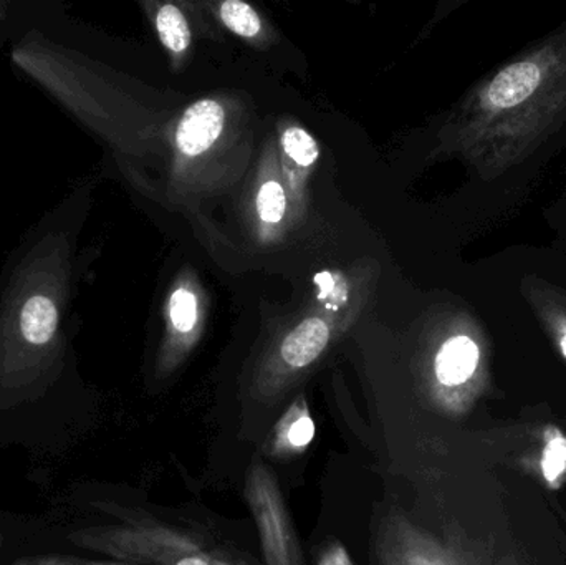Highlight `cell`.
I'll return each instance as SVG.
<instances>
[{"mask_svg":"<svg viewBox=\"0 0 566 565\" xmlns=\"http://www.w3.org/2000/svg\"><path fill=\"white\" fill-rule=\"evenodd\" d=\"M375 556L378 565H469L449 541L396 513L379 521Z\"/></svg>","mask_w":566,"mask_h":565,"instance_id":"cell-4","label":"cell"},{"mask_svg":"<svg viewBox=\"0 0 566 565\" xmlns=\"http://www.w3.org/2000/svg\"><path fill=\"white\" fill-rule=\"evenodd\" d=\"M226 115L214 100H201L189 106L176 129V146L186 156L208 151L224 128Z\"/></svg>","mask_w":566,"mask_h":565,"instance_id":"cell-7","label":"cell"},{"mask_svg":"<svg viewBox=\"0 0 566 565\" xmlns=\"http://www.w3.org/2000/svg\"><path fill=\"white\" fill-rule=\"evenodd\" d=\"M538 299L534 302V308L537 311L538 317L544 322L547 331L554 337L558 350L566 358V305L565 302L558 301L557 295L551 292H538Z\"/></svg>","mask_w":566,"mask_h":565,"instance_id":"cell-12","label":"cell"},{"mask_svg":"<svg viewBox=\"0 0 566 565\" xmlns=\"http://www.w3.org/2000/svg\"><path fill=\"white\" fill-rule=\"evenodd\" d=\"M283 149L298 166L308 168L318 159V145L310 133L302 128H289L283 133Z\"/></svg>","mask_w":566,"mask_h":565,"instance_id":"cell-14","label":"cell"},{"mask_svg":"<svg viewBox=\"0 0 566 565\" xmlns=\"http://www.w3.org/2000/svg\"><path fill=\"white\" fill-rule=\"evenodd\" d=\"M245 500L258 524L265 565H303L302 547L281 488L262 461H254L249 468Z\"/></svg>","mask_w":566,"mask_h":565,"instance_id":"cell-3","label":"cell"},{"mask_svg":"<svg viewBox=\"0 0 566 565\" xmlns=\"http://www.w3.org/2000/svg\"><path fill=\"white\" fill-rule=\"evenodd\" d=\"M286 196L277 181H268L262 186L258 196V211L262 221L277 224L285 216Z\"/></svg>","mask_w":566,"mask_h":565,"instance_id":"cell-16","label":"cell"},{"mask_svg":"<svg viewBox=\"0 0 566 565\" xmlns=\"http://www.w3.org/2000/svg\"><path fill=\"white\" fill-rule=\"evenodd\" d=\"M538 457L542 480L552 490H557L566 480V437L560 428L545 427L544 448Z\"/></svg>","mask_w":566,"mask_h":565,"instance_id":"cell-10","label":"cell"},{"mask_svg":"<svg viewBox=\"0 0 566 565\" xmlns=\"http://www.w3.org/2000/svg\"><path fill=\"white\" fill-rule=\"evenodd\" d=\"M96 506L115 514L118 523L70 534V543L80 550L138 565H245L221 556L205 540L178 527L135 516L112 504Z\"/></svg>","mask_w":566,"mask_h":565,"instance_id":"cell-2","label":"cell"},{"mask_svg":"<svg viewBox=\"0 0 566 565\" xmlns=\"http://www.w3.org/2000/svg\"><path fill=\"white\" fill-rule=\"evenodd\" d=\"M564 516H565V521H566V514H564Z\"/></svg>","mask_w":566,"mask_h":565,"instance_id":"cell-19","label":"cell"},{"mask_svg":"<svg viewBox=\"0 0 566 565\" xmlns=\"http://www.w3.org/2000/svg\"><path fill=\"white\" fill-rule=\"evenodd\" d=\"M156 27H158L159 39L166 49L172 53H182L191 43V30H189L188 20L185 13L176 6H163L156 17Z\"/></svg>","mask_w":566,"mask_h":565,"instance_id":"cell-11","label":"cell"},{"mask_svg":"<svg viewBox=\"0 0 566 565\" xmlns=\"http://www.w3.org/2000/svg\"><path fill=\"white\" fill-rule=\"evenodd\" d=\"M20 337L32 350L50 347L59 328L55 302L45 295H33L23 304L19 318Z\"/></svg>","mask_w":566,"mask_h":565,"instance_id":"cell-9","label":"cell"},{"mask_svg":"<svg viewBox=\"0 0 566 565\" xmlns=\"http://www.w3.org/2000/svg\"><path fill=\"white\" fill-rule=\"evenodd\" d=\"M332 331L323 318H305L296 325L279 347V370L259 387V394L271 398L285 388V380L312 367L328 347Z\"/></svg>","mask_w":566,"mask_h":565,"instance_id":"cell-6","label":"cell"},{"mask_svg":"<svg viewBox=\"0 0 566 565\" xmlns=\"http://www.w3.org/2000/svg\"><path fill=\"white\" fill-rule=\"evenodd\" d=\"M316 565H355L348 551L345 550L343 544L333 543L326 544L318 554V561Z\"/></svg>","mask_w":566,"mask_h":565,"instance_id":"cell-18","label":"cell"},{"mask_svg":"<svg viewBox=\"0 0 566 565\" xmlns=\"http://www.w3.org/2000/svg\"><path fill=\"white\" fill-rule=\"evenodd\" d=\"M12 565H138L116 559H88V557L70 556V554H46L29 557Z\"/></svg>","mask_w":566,"mask_h":565,"instance_id":"cell-17","label":"cell"},{"mask_svg":"<svg viewBox=\"0 0 566 565\" xmlns=\"http://www.w3.org/2000/svg\"><path fill=\"white\" fill-rule=\"evenodd\" d=\"M315 437V423L305 398L298 397L272 431L269 453L277 460L300 457Z\"/></svg>","mask_w":566,"mask_h":565,"instance_id":"cell-8","label":"cell"},{"mask_svg":"<svg viewBox=\"0 0 566 565\" xmlns=\"http://www.w3.org/2000/svg\"><path fill=\"white\" fill-rule=\"evenodd\" d=\"M221 19L231 32L254 39L261 33L262 22L259 13L249 3L241 0H228L221 6Z\"/></svg>","mask_w":566,"mask_h":565,"instance_id":"cell-13","label":"cell"},{"mask_svg":"<svg viewBox=\"0 0 566 565\" xmlns=\"http://www.w3.org/2000/svg\"><path fill=\"white\" fill-rule=\"evenodd\" d=\"M169 318L179 334H191L195 331L198 322V302L192 292L179 289L172 294L169 302Z\"/></svg>","mask_w":566,"mask_h":565,"instance_id":"cell-15","label":"cell"},{"mask_svg":"<svg viewBox=\"0 0 566 565\" xmlns=\"http://www.w3.org/2000/svg\"><path fill=\"white\" fill-rule=\"evenodd\" d=\"M481 368V348L469 335H454L434 360V400L446 414H465Z\"/></svg>","mask_w":566,"mask_h":565,"instance_id":"cell-5","label":"cell"},{"mask_svg":"<svg viewBox=\"0 0 566 565\" xmlns=\"http://www.w3.org/2000/svg\"><path fill=\"white\" fill-rule=\"evenodd\" d=\"M566 125V27L492 72L464 106L458 148L485 179L527 161Z\"/></svg>","mask_w":566,"mask_h":565,"instance_id":"cell-1","label":"cell"}]
</instances>
